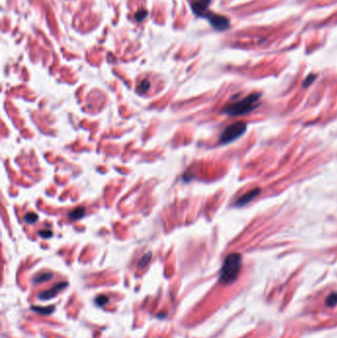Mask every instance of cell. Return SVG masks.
Here are the masks:
<instances>
[{
	"label": "cell",
	"mask_w": 337,
	"mask_h": 338,
	"mask_svg": "<svg viewBox=\"0 0 337 338\" xmlns=\"http://www.w3.org/2000/svg\"><path fill=\"white\" fill-rule=\"evenodd\" d=\"M242 265V256L239 253H230L225 257L219 272V281L224 286L233 284L238 278Z\"/></svg>",
	"instance_id": "cell-1"
},
{
	"label": "cell",
	"mask_w": 337,
	"mask_h": 338,
	"mask_svg": "<svg viewBox=\"0 0 337 338\" xmlns=\"http://www.w3.org/2000/svg\"><path fill=\"white\" fill-rule=\"evenodd\" d=\"M261 98V93H252V94L246 96L242 100L234 102L225 106L223 112L231 117H237V116H243L249 114L256 108L259 107V100Z\"/></svg>",
	"instance_id": "cell-2"
},
{
	"label": "cell",
	"mask_w": 337,
	"mask_h": 338,
	"mask_svg": "<svg viewBox=\"0 0 337 338\" xmlns=\"http://www.w3.org/2000/svg\"><path fill=\"white\" fill-rule=\"evenodd\" d=\"M246 132V124L243 122H236L225 128L219 137V143L226 144L235 141L238 138L244 135Z\"/></svg>",
	"instance_id": "cell-3"
},
{
	"label": "cell",
	"mask_w": 337,
	"mask_h": 338,
	"mask_svg": "<svg viewBox=\"0 0 337 338\" xmlns=\"http://www.w3.org/2000/svg\"><path fill=\"white\" fill-rule=\"evenodd\" d=\"M205 17L209 20L210 24L218 31H225L230 27L229 20L224 16L217 14H208Z\"/></svg>",
	"instance_id": "cell-4"
},
{
	"label": "cell",
	"mask_w": 337,
	"mask_h": 338,
	"mask_svg": "<svg viewBox=\"0 0 337 338\" xmlns=\"http://www.w3.org/2000/svg\"><path fill=\"white\" fill-rule=\"evenodd\" d=\"M66 287H67V283H66V282L59 283V284H56L55 286H54L53 288H51L50 290H46V291H45V292L41 293V294L39 295V298H40L41 300H43V301L51 299V298H54L55 295L59 294L61 290L65 289Z\"/></svg>",
	"instance_id": "cell-5"
},
{
	"label": "cell",
	"mask_w": 337,
	"mask_h": 338,
	"mask_svg": "<svg viewBox=\"0 0 337 338\" xmlns=\"http://www.w3.org/2000/svg\"><path fill=\"white\" fill-rule=\"evenodd\" d=\"M212 0H196V1L191 3L192 10L195 14L198 16H206L207 8L210 5Z\"/></svg>",
	"instance_id": "cell-6"
},
{
	"label": "cell",
	"mask_w": 337,
	"mask_h": 338,
	"mask_svg": "<svg viewBox=\"0 0 337 338\" xmlns=\"http://www.w3.org/2000/svg\"><path fill=\"white\" fill-rule=\"evenodd\" d=\"M260 192H261L260 188H255V189L251 190L250 192H248V193L241 196L239 199H237V201L235 202V206H237V207L245 206L246 204H248L249 202H251L253 199H255V198H256L260 194Z\"/></svg>",
	"instance_id": "cell-7"
},
{
	"label": "cell",
	"mask_w": 337,
	"mask_h": 338,
	"mask_svg": "<svg viewBox=\"0 0 337 338\" xmlns=\"http://www.w3.org/2000/svg\"><path fill=\"white\" fill-rule=\"evenodd\" d=\"M85 214V210L84 208L80 207V208H76L74 209L73 211H71L70 213L68 214V218L70 219L71 220H76L80 218H82L83 215Z\"/></svg>",
	"instance_id": "cell-8"
},
{
	"label": "cell",
	"mask_w": 337,
	"mask_h": 338,
	"mask_svg": "<svg viewBox=\"0 0 337 338\" xmlns=\"http://www.w3.org/2000/svg\"><path fill=\"white\" fill-rule=\"evenodd\" d=\"M51 278H53V274L51 273H42V274H40V275H37L33 279V282L36 284L44 283V282H48Z\"/></svg>",
	"instance_id": "cell-9"
},
{
	"label": "cell",
	"mask_w": 337,
	"mask_h": 338,
	"mask_svg": "<svg viewBox=\"0 0 337 338\" xmlns=\"http://www.w3.org/2000/svg\"><path fill=\"white\" fill-rule=\"evenodd\" d=\"M31 310L34 311L35 312H38V313H41L43 314V316H49V314L53 313L55 308L53 307H32Z\"/></svg>",
	"instance_id": "cell-10"
},
{
	"label": "cell",
	"mask_w": 337,
	"mask_h": 338,
	"mask_svg": "<svg viewBox=\"0 0 337 338\" xmlns=\"http://www.w3.org/2000/svg\"><path fill=\"white\" fill-rule=\"evenodd\" d=\"M337 305V292L331 293L326 300H325V306L328 307H333Z\"/></svg>",
	"instance_id": "cell-11"
},
{
	"label": "cell",
	"mask_w": 337,
	"mask_h": 338,
	"mask_svg": "<svg viewBox=\"0 0 337 338\" xmlns=\"http://www.w3.org/2000/svg\"><path fill=\"white\" fill-rule=\"evenodd\" d=\"M150 259H152V253H150V252L146 253V254H144L142 257L141 258L139 262H138V268H141V269H143V268L149 263Z\"/></svg>",
	"instance_id": "cell-12"
},
{
	"label": "cell",
	"mask_w": 337,
	"mask_h": 338,
	"mask_svg": "<svg viewBox=\"0 0 337 338\" xmlns=\"http://www.w3.org/2000/svg\"><path fill=\"white\" fill-rule=\"evenodd\" d=\"M24 220L27 224H35L38 220V215L35 213H28L25 215L24 217Z\"/></svg>",
	"instance_id": "cell-13"
},
{
	"label": "cell",
	"mask_w": 337,
	"mask_h": 338,
	"mask_svg": "<svg viewBox=\"0 0 337 338\" xmlns=\"http://www.w3.org/2000/svg\"><path fill=\"white\" fill-rule=\"evenodd\" d=\"M149 87H150L149 81L146 79V80H142V82L139 83V85H138V87H137V90H138L139 92L144 93V92H147V91L149 89Z\"/></svg>",
	"instance_id": "cell-14"
},
{
	"label": "cell",
	"mask_w": 337,
	"mask_h": 338,
	"mask_svg": "<svg viewBox=\"0 0 337 338\" xmlns=\"http://www.w3.org/2000/svg\"><path fill=\"white\" fill-rule=\"evenodd\" d=\"M108 302H109V298H108L107 296H105V295L98 296L97 298H96V304H97L98 306H100V307L105 306Z\"/></svg>",
	"instance_id": "cell-15"
},
{
	"label": "cell",
	"mask_w": 337,
	"mask_h": 338,
	"mask_svg": "<svg viewBox=\"0 0 337 338\" xmlns=\"http://www.w3.org/2000/svg\"><path fill=\"white\" fill-rule=\"evenodd\" d=\"M147 14H148V12H147V10H139V11H137V12L136 13L135 18H136V20L138 21V22H139V21H142V20L147 16Z\"/></svg>",
	"instance_id": "cell-16"
},
{
	"label": "cell",
	"mask_w": 337,
	"mask_h": 338,
	"mask_svg": "<svg viewBox=\"0 0 337 338\" xmlns=\"http://www.w3.org/2000/svg\"><path fill=\"white\" fill-rule=\"evenodd\" d=\"M315 78H316V75H315V74H311V75H309V76L306 78V80L304 81V83H303L304 87H309V86L313 82V81L315 80Z\"/></svg>",
	"instance_id": "cell-17"
},
{
	"label": "cell",
	"mask_w": 337,
	"mask_h": 338,
	"mask_svg": "<svg viewBox=\"0 0 337 338\" xmlns=\"http://www.w3.org/2000/svg\"><path fill=\"white\" fill-rule=\"evenodd\" d=\"M39 235L42 236L43 238H50V237H51V235H53V232L48 229H43V230L39 231Z\"/></svg>",
	"instance_id": "cell-18"
}]
</instances>
